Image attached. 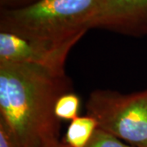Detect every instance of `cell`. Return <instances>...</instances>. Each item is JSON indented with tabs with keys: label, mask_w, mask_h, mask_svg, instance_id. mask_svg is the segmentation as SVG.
Masks as SVG:
<instances>
[{
	"label": "cell",
	"mask_w": 147,
	"mask_h": 147,
	"mask_svg": "<svg viewBox=\"0 0 147 147\" xmlns=\"http://www.w3.org/2000/svg\"><path fill=\"white\" fill-rule=\"evenodd\" d=\"M0 147H22L2 119H0Z\"/></svg>",
	"instance_id": "cell-9"
},
{
	"label": "cell",
	"mask_w": 147,
	"mask_h": 147,
	"mask_svg": "<svg viewBox=\"0 0 147 147\" xmlns=\"http://www.w3.org/2000/svg\"><path fill=\"white\" fill-rule=\"evenodd\" d=\"M62 147L66 146L61 142ZM85 147H133L127 144L120 139L117 138L114 135L100 128H97L95 131L93 136L92 137L88 143Z\"/></svg>",
	"instance_id": "cell-8"
},
{
	"label": "cell",
	"mask_w": 147,
	"mask_h": 147,
	"mask_svg": "<svg viewBox=\"0 0 147 147\" xmlns=\"http://www.w3.org/2000/svg\"><path fill=\"white\" fill-rule=\"evenodd\" d=\"M97 128L98 123L93 117L78 116L70 121L62 143L68 147H85Z\"/></svg>",
	"instance_id": "cell-6"
},
{
	"label": "cell",
	"mask_w": 147,
	"mask_h": 147,
	"mask_svg": "<svg viewBox=\"0 0 147 147\" xmlns=\"http://www.w3.org/2000/svg\"><path fill=\"white\" fill-rule=\"evenodd\" d=\"M98 127L133 147H147V89L130 94L96 90L86 104Z\"/></svg>",
	"instance_id": "cell-3"
},
{
	"label": "cell",
	"mask_w": 147,
	"mask_h": 147,
	"mask_svg": "<svg viewBox=\"0 0 147 147\" xmlns=\"http://www.w3.org/2000/svg\"><path fill=\"white\" fill-rule=\"evenodd\" d=\"M92 28L130 36L147 35V0H102Z\"/></svg>",
	"instance_id": "cell-5"
},
{
	"label": "cell",
	"mask_w": 147,
	"mask_h": 147,
	"mask_svg": "<svg viewBox=\"0 0 147 147\" xmlns=\"http://www.w3.org/2000/svg\"><path fill=\"white\" fill-rule=\"evenodd\" d=\"M82 38L51 42L0 31V61L34 65L59 76H65V64L69 53Z\"/></svg>",
	"instance_id": "cell-4"
},
{
	"label": "cell",
	"mask_w": 147,
	"mask_h": 147,
	"mask_svg": "<svg viewBox=\"0 0 147 147\" xmlns=\"http://www.w3.org/2000/svg\"><path fill=\"white\" fill-rule=\"evenodd\" d=\"M42 147H62L61 142H59L58 139H53L46 142Z\"/></svg>",
	"instance_id": "cell-11"
},
{
	"label": "cell",
	"mask_w": 147,
	"mask_h": 147,
	"mask_svg": "<svg viewBox=\"0 0 147 147\" xmlns=\"http://www.w3.org/2000/svg\"><path fill=\"white\" fill-rule=\"evenodd\" d=\"M80 100L77 95L66 92L61 95L55 105V115L59 120L72 121L78 117Z\"/></svg>",
	"instance_id": "cell-7"
},
{
	"label": "cell",
	"mask_w": 147,
	"mask_h": 147,
	"mask_svg": "<svg viewBox=\"0 0 147 147\" xmlns=\"http://www.w3.org/2000/svg\"><path fill=\"white\" fill-rule=\"evenodd\" d=\"M36 0H0L2 8H14L27 5Z\"/></svg>",
	"instance_id": "cell-10"
},
{
	"label": "cell",
	"mask_w": 147,
	"mask_h": 147,
	"mask_svg": "<svg viewBox=\"0 0 147 147\" xmlns=\"http://www.w3.org/2000/svg\"><path fill=\"white\" fill-rule=\"evenodd\" d=\"M69 81L42 67L0 61V119L22 147H42L58 139L57 99L69 92Z\"/></svg>",
	"instance_id": "cell-1"
},
{
	"label": "cell",
	"mask_w": 147,
	"mask_h": 147,
	"mask_svg": "<svg viewBox=\"0 0 147 147\" xmlns=\"http://www.w3.org/2000/svg\"><path fill=\"white\" fill-rule=\"evenodd\" d=\"M102 0H36L2 8L0 31L51 42L84 36Z\"/></svg>",
	"instance_id": "cell-2"
}]
</instances>
